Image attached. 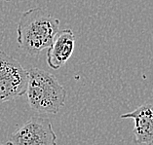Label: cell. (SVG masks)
<instances>
[{"instance_id": "6da1fadb", "label": "cell", "mask_w": 153, "mask_h": 145, "mask_svg": "<svg viewBox=\"0 0 153 145\" xmlns=\"http://www.w3.org/2000/svg\"><path fill=\"white\" fill-rule=\"evenodd\" d=\"M59 20L45 10L35 7L25 11L20 18L17 27V42L25 53L35 55L48 49L59 31Z\"/></svg>"}, {"instance_id": "7a4b0ae2", "label": "cell", "mask_w": 153, "mask_h": 145, "mask_svg": "<svg viewBox=\"0 0 153 145\" xmlns=\"http://www.w3.org/2000/svg\"><path fill=\"white\" fill-rule=\"evenodd\" d=\"M28 104L40 114H57L65 104L66 91L54 74L37 67L28 70Z\"/></svg>"}, {"instance_id": "3957f363", "label": "cell", "mask_w": 153, "mask_h": 145, "mask_svg": "<svg viewBox=\"0 0 153 145\" xmlns=\"http://www.w3.org/2000/svg\"><path fill=\"white\" fill-rule=\"evenodd\" d=\"M28 71L16 58L0 51V104L27 92Z\"/></svg>"}, {"instance_id": "277c9868", "label": "cell", "mask_w": 153, "mask_h": 145, "mask_svg": "<svg viewBox=\"0 0 153 145\" xmlns=\"http://www.w3.org/2000/svg\"><path fill=\"white\" fill-rule=\"evenodd\" d=\"M13 145H57V135L48 118L33 117L10 137Z\"/></svg>"}, {"instance_id": "5b68a950", "label": "cell", "mask_w": 153, "mask_h": 145, "mask_svg": "<svg viewBox=\"0 0 153 145\" xmlns=\"http://www.w3.org/2000/svg\"><path fill=\"white\" fill-rule=\"evenodd\" d=\"M120 117L135 121L133 133L137 143L153 144V98L146 100L132 112L121 114Z\"/></svg>"}, {"instance_id": "8992f818", "label": "cell", "mask_w": 153, "mask_h": 145, "mask_svg": "<svg viewBox=\"0 0 153 145\" xmlns=\"http://www.w3.org/2000/svg\"><path fill=\"white\" fill-rule=\"evenodd\" d=\"M75 44V36L71 29L58 31L53 42L48 48L47 64L52 69H59L72 55Z\"/></svg>"}, {"instance_id": "52a82bcc", "label": "cell", "mask_w": 153, "mask_h": 145, "mask_svg": "<svg viewBox=\"0 0 153 145\" xmlns=\"http://www.w3.org/2000/svg\"><path fill=\"white\" fill-rule=\"evenodd\" d=\"M0 145H13V144L8 141V142H7V143H0Z\"/></svg>"}, {"instance_id": "ba28073f", "label": "cell", "mask_w": 153, "mask_h": 145, "mask_svg": "<svg viewBox=\"0 0 153 145\" xmlns=\"http://www.w3.org/2000/svg\"><path fill=\"white\" fill-rule=\"evenodd\" d=\"M3 1H11V0H3Z\"/></svg>"}]
</instances>
